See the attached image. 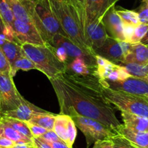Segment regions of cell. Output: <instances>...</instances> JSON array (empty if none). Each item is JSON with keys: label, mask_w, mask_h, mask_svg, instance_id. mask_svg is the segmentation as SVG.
Here are the masks:
<instances>
[{"label": "cell", "mask_w": 148, "mask_h": 148, "mask_svg": "<svg viewBox=\"0 0 148 148\" xmlns=\"http://www.w3.org/2000/svg\"><path fill=\"white\" fill-rule=\"evenodd\" d=\"M0 136L8 138L15 144H31L34 145L33 139L23 136L10 126L8 123L0 118Z\"/></svg>", "instance_id": "cell-23"}, {"label": "cell", "mask_w": 148, "mask_h": 148, "mask_svg": "<svg viewBox=\"0 0 148 148\" xmlns=\"http://www.w3.org/2000/svg\"><path fill=\"white\" fill-rule=\"evenodd\" d=\"M148 31V24L139 23L135 27L134 32L131 39V44L139 43Z\"/></svg>", "instance_id": "cell-32"}, {"label": "cell", "mask_w": 148, "mask_h": 148, "mask_svg": "<svg viewBox=\"0 0 148 148\" xmlns=\"http://www.w3.org/2000/svg\"><path fill=\"white\" fill-rule=\"evenodd\" d=\"M144 98H145V99H146V100L147 101V102H148V97H144Z\"/></svg>", "instance_id": "cell-49"}, {"label": "cell", "mask_w": 148, "mask_h": 148, "mask_svg": "<svg viewBox=\"0 0 148 148\" xmlns=\"http://www.w3.org/2000/svg\"><path fill=\"white\" fill-rule=\"evenodd\" d=\"M32 1H33V2H35V3H37V2H39L40 0H32Z\"/></svg>", "instance_id": "cell-48"}, {"label": "cell", "mask_w": 148, "mask_h": 148, "mask_svg": "<svg viewBox=\"0 0 148 148\" xmlns=\"http://www.w3.org/2000/svg\"><path fill=\"white\" fill-rule=\"evenodd\" d=\"M97 68L90 66L86 61L81 58H75L67 65L65 72L74 74L76 76H89L91 74H97Z\"/></svg>", "instance_id": "cell-22"}, {"label": "cell", "mask_w": 148, "mask_h": 148, "mask_svg": "<svg viewBox=\"0 0 148 148\" xmlns=\"http://www.w3.org/2000/svg\"><path fill=\"white\" fill-rule=\"evenodd\" d=\"M49 2L52 11L59 20L68 38L82 50L96 56L95 52L86 45L75 10L71 5L56 0H49Z\"/></svg>", "instance_id": "cell-3"}, {"label": "cell", "mask_w": 148, "mask_h": 148, "mask_svg": "<svg viewBox=\"0 0 148 148\" xmlns=\"http://www.w3.org/2000/svg\"><path fill=\"white\" fill-rule=\"evenodd\" d=\"M116 10L123 24L136 26L140 23L139 16H138V14L136 11L122 9L120 8H118V9L116 8Z\"/></svg>", "instance_id": "cell-30"}, {"label": "cell", "mask_w": 148, "mask_h": 148, "mask_svg": "<svg viewBox=\"0 0 148 148\" xmlns=\"http://www.w3.org/2000/svg\"><path fill=\"white\" fill-rule=\"evenodd\" d=\"M56 115L49 112L46 113H36L31 117L28 123L39 126L46 129L47 130H53Z\"/></svg>", "instance_id": "cell-24"}, {"label": "cell", "mask_w": 148, "mask_h": 148, "mask_svg": "<svg viewBox=\"0 0 148 148\" xmlns=\"http://www.w3.org/2000/svg\"><path fill=\"white\" fill-rule=\"evenodd\" d=\"M33 142H34V148H53L49 143L39 137L33 138Z\"/></svg>", "instance_id": "cell-40"}, {"label": "cell", "mask_w": 148, "mask_h": 148, "mask_svg": "<svg viewBox=\"0 0 148 148\" xmlns=\"http://www.w3.org/2000/svg\"><path fill=\"white\" fill-rule=\"evenodd\" d=\"M0 47L11 65L17 59L25 55L21 44L8 40L5 37L0 36Z\"/></svg>", "instance_id": "cell-20"}, {"label": "cell", "mask_w": 148, "mask_h": 148, "mask_svg": "<svg viewBox=\"0 0 148 148\" xmlns=\"http://www.w3.org/2000/svg\"><path fill=\"white\" fill-rule=\"evenodd\" d=\"M113 142V148H136L129 140L118 134L111 139Z\"/></svg>", "instance_id": "cell-35"}, {"label": "cell", "mask_w": 148, "mask_h": 148, "mask_svg": "<svg viewBox=\"0 0 148 148\" xmlns=\"http://www.w3.org/2000/svg\"><path fill=\"white\" fill-rule=\"evenodd\" d=\"M119 0H86V26L96 21H101L108 10L115 6Z\"/></svg>", "instance_id": "cell-15"}, {"label": "cell", "mask_w": 148, "mask_h": 148, "mask_svg": "<svg viewBox=\"0 0 148 148\" xmlns=\"http://www.w3.org/2000/svg\"><path fill=\"white\" fill-rule=\"evenodd\" d=\"M0 148H1V147H0Z\"/></svg>", "instance_id": "cell-51"}, {"label": "cell", "mask_w": 148, "mask_h": 148, "mask_svg": "<svg viewBox=\"0 0 148 148\" xmlns=\"http://www.w3.org/2000/svg\"><path fill=\"white\" fill-rule=\"evenodd\" d=\"M49 145H50L53 148H71L69 146H68V145L62 140L52 142V143H50Z\"/></svg>", "instance_id": "cell-43"}, {"label": "cell", "mask_w": 148, "mask_h": 148, "mask_svg": "<svg viewBox=\"0 0 148 148\" xmlns=\"http://www.w3.org/2000/svg\"><path fill=\"white\" fill-rule=\"evenodd\" d=\"M58 2H64V3H66V4H69V0H56Z\"/></svg>", "instance_id": "cell-47"}, {"label": "cell", "mask_w": 148, "mask_h": 148, "mask_svg": "<svg viewBox=\"0 0 148 148\" xmlns=\"http://www.w3.org/2000/svg\"><path fill=\"white\" fill-rule=\"evenodd\" d=\"M108 36H109L102 21H96L86 26L85 40L87 46L94 52L104 45Z\"/></svg>", "instance_id": "cell-14"}, {"label": "cell", "mask_w": 148, "mask_h": 148, "mask_svg": "<svg viewBox=\"0 0 148 148\" xmlns=\"http://www.w3.org/2000/svg\"><path fill=\"white\" fill-rule=\"evenodd\" d=\"M43 113H48V111L38 108L36 105H33L32 103L25 99L24 102L16 109L3 111L0 115V117L1 116H6V117L23 121H28L34 114Z\"/></svg>", "instance_id": "cell-17"}, {"label": "cell", "mask_w": 148, "mask_h": 148, "mask_svg": "<svg viewBox=\"0 0 148 148\" xmlns=\"http://www.w3.org/2000/svg\"><path fill=\"white\" fill-rule=\"evenodd\" d=\"M12 78L11 74L0 73V94L3 111L16 109L25 100L18 92Z\"/></svg>", "instance_id": "cell-7"}, {"label": "cell", "mask_w": 148, "mask_h": 148, "mask_svg": "<svg viewBox=\"0 0 148 148\" xmlns=\"http://www.w3.org/2000/svg\"><path fill=\"white\" fill-rule=\"evenodd\" d=\"M23 53L34 62L36 70L47 76L49 80L57 78L65 73L67 65L57 57L52 45H21Z\"/></svg>", "instance_id": "cell-2"}, {"label": "cell", "mask_w": 148, "mask_h": 148, "mask_svg": "<svg viewBox=\"0 0 148 148\" xmlns=\"http://www.w3.org/2000/svg\"><path fill=\"white\" fill-rule=\"evenodd\" d=\"M121 66H123L131 76L140 79H147L148 78V65L129 62V63H123Z\"/></svg>", "instance_id": "cell-27"}, {"label": "cell", "mask_w": 148, "mask_h": 148, "mask_svg": "<svg viewBox=\"0 0 148 148\" xmlns=\"http://www.w3.org/2000/svg\"><path fill=\"white\" fill-rule=\"evenodd\" d=\"M19 70L28 71L31 70H36V66L32 60L25 55L17 59L11 65V75L13 77Z\"/></svg>", "instance_id": "cell-29"}, {"label": "cell", "mask_w": 148, "mask_h": 148, "mask_svg": "<svg viewBox=\"0 0 148 148\" xmlns=\"http://www.w3.org/2000/svg\"><path fill=\"white\" fill-rule=\"evenodd\" d=\"M0 118L3 119L6 123H8L10 126H12L15 130L19 132L20 134L29 138V139H33L34 137H33V135L31 134V131H30V129L28 127V125L27 124L26 121L12 119V118L6 117V116H1Z\"/></svg>", "instance_id": "cell-28"}, {"label": "cell", "mask_w": 148, "mask_h": 148, "mask_svg": "<svg viewBox=\"0 0 148 148\" xmlns=\"http://www.w3.org/2000/svg\"><path fill=\"white\" fill-rule=\"evenodd\" d=\"M35 11L42 25L44 39L48 45H50L51 40L56 34L68 37L51 8L49 0H40L35 3Z\"/></svg>", "instance_id": "cell-5"}, {"label": "cell", "mask_w": 148, "mask_h": 148, "mask_svg": "<svg viewBox=\"0 0 148 148\" xmlns=\"http://www.w3.org/2000/svg\"><path fill=\"white\" fill-rule=\"evenodd\" d=\"M97 62V74L101 81L119 82L130 77L125 68L99 56H95Z\"/></svg>", "instance_id": "cell-10"}, {"label": "cell", "mask_w": 148, "mask_h": 148, "mask_svg": "<svg viewBox=\"0 0 148 148\" xmlns=\"http://www.w3.org/2000/svg\"><path fill=\"white\" fill-rule=\"evenodd\" d=\"M53 130L61 140L73 148L77 135V130L76 124L71 116L60 113L56 115Z\"/></svg>", "instance_id": "cell-13"}, {"label": "cell", "mask_w": 148, "mask_h": 148, "mask_svg": "<svg viewBox=\"0 0 148 148\" xmlns=\"http://www.w3.org/2000/svg\"><path fill=\"white\" fill-rule=\"evenodd\" d=\"M115 132L129 140L136 148H148V132H136L123 124L119 125Z\"/></svg>", "instance_id": "cell-18"}, {"label": "cell", "mask_w": 148, "mask_h": 148, "mask_svg": "<svg viewBox=\"0 0 148 148\" xmlns=\"http://www.w3.org/2000/svg\"><path fill=\"white\" fill-rule=\"evenodd\" d=\"M71 119L86 137L87 146L98 140L111 139L118 134L100 122L79 115H73Z\"/></svg>", "instance_id": "cell-6"}, {"label": "cell", "mask_w": 148, "mask_h": 148, "mask_svg": "<svg viewBox=\"0 0 148 148\" xmlns=\"http://www.w3.org/2000/svg\"><path fill=\"white\" fill-rule=\"evenodd\" d=\"M147 47H148V46H147Z\"/></svg>", "instance_id": "cell-52"}, {"label": "cell", "mask_w": 148, "mask_h": 148, "mask_svg": "<svg viewBox=\"0 0 148 148\" xmlns=\"http://www.w3.org/2000/svg\"><path fill=\"white\" fill-rule=\"evenodd\" d=\"M0 36L5 37L7 39L10 41H13L15 42H19L17 40L16 37L15 36V32L13 30H11L8 28V27L5 25L2 16L0 15ZM20 44V43H19Z\"/></svg>", "instance_id": "cell-33"}, {"label": "cell", "mask_w": 148, "mask_h": 148, "mask_svg": "<svg viewBox=\"0 0 148 148\" xmlns=\"http://www.w3.org/2000/svg\"><path fill=\"white\" fill-rule=\"evenodd\" d=\"M86 0H69V4L76 12L81 30L85 38L86 30Z\"/></svg>", "instance_id": "cell-26"}, {"label": "cell", "mask_w": 148, "mask_h": 148, "mask_svg": "<svg viewBox=\"0 0 148 148\" xmlns=\"http://www.w3.org/2000/svg\"><path fill=\"white\" fill-rule=\"evenodd\" d=\"M134 25H127V24H123V35H124L125 41L130 43L131 39L133 36L134 32L135 30Z\"/></svg>", "instance_id": "cell-39"}, {"label": "cell", "mask_w": 148, "mask_h": 148, "mask_svg": "<svg viewBox=\"0 0 148 148\" xmlns=\"http://www.w3.org/2000/svg\"><path fill=\"white\" fill-rule=\"evenodd\" d=\"M26 123L28 125V127H29L30 131H31V134H32L33 137H39V136L43 135L44 134H45L48 131L46 129H45V128L41 127L39 126L31 124V123H28V122H26Z\"/></svg>", "instance_id": "cell-38"}, {"label": "cell", "mask_w": 148, "mask_h": 148, "mask_svg": "<svg viewBox=\"0 0 148 148\" xmlns=\"http://www.w3.org/2000/svg\"><path fill=\"white\" fill-rule=\"evenodd\" d=\"M102 21L109 36L119 41H125L123 23L116 12L115 6L112 7L107 11L102 18Z\"/></svg>", "instance_id": "cell-16"}, {"label": "cell", "mask_w": 148, "mask_h": 148, "mask_svg": "<svg viewBox=\"0 0 148 148\" xmlns=\"http://www.w3.org/2000/svg\"><path fill=\"white\" fill-rule=\"evenodd\" d=\"M39 138L42 139H43L44 141H45L47 143L50 144L52 142H58V141L61 140L59 138V136L57 135V134L54 132V130H49L47 131L45 134H44L43 135H42L41 136H39Z\"/></svg>", "instance_id": "cell-37"}, {"label": "cell", "mask_w": 148, "mask_h": 148, "mask_svg": "<svg viewBox=\"0 0 148 148\" xmlns=\"http://www.w3.org/2000/svg\"><path fill=\"white\" fill-rule=\"evenodd\" d=\"M102 92L106 100L119 110L148 119V102L142 97L113 90L103 85Z\"/></svg>", "instance_id": "cell-4"}, {"label": "cell", "mask_w": 148, "mask_h": 148, "mask_svg": "<svg viewBox=\"0 0 148 148\" xmlns=\"http://www.w3.org/2000/svg\"><path fill=\"white\" fill-rule=\"evenodd\" d=\"M3 112V105H2V97H1V94H0V115Z\"/></svg>", "instance_id": "cell-46"}, {"label": "cell", "mask_w": 148, "mask_h": 148, "mask_svg": "<svg viewBox=\"0 0 148 148\" xmlns=\"http://www.w3.org/2000/svg\"><path fill=\"white\" fill-rule=\"evenodd\" d=\"M8 2L12 11L15 19L27 23H32V21L21 0H8Z\"/></svg>", "instance_id": "cell-25"}, {"label": "cell", "mask_w": 148, "mask_h": 148, "mask_svg": "<svg viewBox=\"0 0 148 148\" xmlns=\"http://www.w3.org/2000/svg\"><path fill=\"white\" fill-rule=\"evenodd\" d=\"M141 43L143 44V45H146V46H148V31L147 32V34H145V36L143 37V39L141 40Z\"/></svg>", "instance_id": "cell-45"}, {"label": "cell", "mask_w": 148, "mask_h": 148, "mask_svg": "<svg viewBox=\"0 0 148 148\" xmlns=\"http://www.w3.org/2000/svg\"><path fill=\"white\" fill-rule=\"evenodd\" d=\"M0 15L8 28L12 29L15 17L8 2V0H0Z\"/></svg>", "instance_id": "cell-31"}, {"label": "cell", "mask_w": 148, "mask_h": 148, "mask_svg": "<svg viewBox=\"0 0 148 148\" xmlns=\"http://www.w3.org/2000/svg\"><path fill=\"white\" fill-rule=\"evenodd\" d=\"M0 73L11 74V65L0 47Z\"/></svg>", "instance_id": "cell-36"}, {"label": "cell", "mask_w": 148, "mask_h": 148, "mask_svg": "<svg viewBox=\"0 0 148 148\" xmlns=\"http://www.w3.org/2000/svg\"><path fill=\"white\" fill-rule=\"evenodd\" d=\"M93 148H113V142L111 139L98 140L95 142Z\"/></svg>", "instance_id": "cell-41"}, {"label": "cell", "mask_w": 148, "mask_h": 148, "mask_svg": "<svg viewBox=\"0 0 148 148\" xmlns=\"http://www.w3.org/2000/svg\"><path fill=\"white\" fill-rule=\"evenodd\" d=\"M12 148H34V145L31 144H15Z\"/></svg>", "instance_id": "cell-44"}, {"label": "cell", "mask_w": 148, "mask_h": 148, "mask_svg": "<svg viewBox=\"0 0 148 148\" xmlns=\"http://www.w3.org/2000/svg\"><path fill=\"white\" fill-rule=\"evenodd\" d=\"M49 81L58 97L60 114L89 118L114 132L121 124L112 104L103 97L102 82L97 74L83 76L65 72Z\"/></svg>", "instance_id": "cell-1"}, {"label": "cell", "mask_w": 148, "mask_h": 148, "mask_svg": "<svg viewBox=\"0 0 148 148\" xmlns=\"http://www.w3.org/2000/svg\"><path fill=\"white\" fill-rule=\"evenodd\" d=\"M15 145V142L8 138L0 136V147L1 148H12Z\"/></svg>", "instance_id": "cell-42"}, {"label": "cell", "mask_w": 148, "mask_h": 148, "mask_svg": "<svg viewBox=\"0 0 148 148\" xmlns=\"http://www.w3.org/2000/svg\"><path fill=\"white\" fill-rule=\"evenodd\" d=\"M12 29L18 42L21 45L30 44L33 45H49L41 35L39 30L32 23H27L15 19Z\"/></svg>", "instance_id": "cell-12"}, {"label": "cell", "mask_w": 148, "mask_h": 148, "mask_svg": "<svg viewBox=\"0 0 148 148\" xmlns=\"http://www.w3.org/2000/svg\"><path fill=\"white\" fill-rule=\"evenodd\" d=\"M147 80H148V78H147Z\"/></svg>", "instance_id": "cell-50"}, {"label": "cell", "mask_w": 148, "mask_h": 148, "mask_svg": "<svg viewBox=\"0 0 148 148\" xmlns=\"http://www.w3.org/2000/svg\"><path fill=\"white\" fill-rule=\"evenodd\" d=\"M132 44L125 41H119L110 36L101 47L95 51V55H99L115 64L120 65L123 63L124 57L129 51Z\"/></svg>", "instance_id": "cell-8"}, {"label": "cell", "mask_w": 148, "mask_h": 148, "mask_svg": "<svg viewBox=\"0 0 148 148\" xmlns=\"http://www.w3.org/2000/svg\"><path fill=\"white\" fill-rule=\"evenodd\" d=\"M136 12L138 14L140 23L148 24V0H142Z\"/></svg>", "instance_id": "cell-34"}, {"label": "cell", "mask_w": 148, "mask_h": 148, "mask_svg": "<svg viewBox=\"0 0 148 148\" xmlns=\"http://www.w3.org/2000/svg\"><path fill=\"white\" fill-rule=\"evenodd\" d=\"M101 82L103 86L113 90L120 91L142 97H148V80L147 79L130 76L123 81H101Z\"/></svg>", "instance_id": "cell-9"}, {"label": "cell", "mask_w": 148, "mask_h": 148, "mask_svg": "<svg viewBox=\"0 0 148 148\" xmlns=\"http://www.w3.org/2000/svg\"><path fill=\"white\" fill-rule=\"evenodd\" d=\"M50 45L52 47H60L63 48L69 58V63L75 58H83L86 63L90 66L97 68L96 58L95 55L87 53L76 45L68 37L64 36L60 34L54 36L50 42Z\"/></svg>", "instance_id": "cell-11"}, {"label": "cell", "mask_w": 148, "mask_h": 148, "mask_svg": "<svg viewBox=\"0 0 148 148\" xmlns=\"http://www.w3.org/2000/svg\"><path fill=\"white\" fill-rule=\"evenodd\" d=\"M129 62L148 65V47L141 42L132 44L123 61V63Z\"/></svg>", "instance_id": "cell-19"}, {"label": "cell", "mask_w": 148, "mask_h": 148, "mask_svg": "<svg viewBox=\"0 0 148 148\" xmlns=\"http://www.w3.org/2000/svg\"><path fill=\"white\" fill-rule=\"evenodd\" d=\"M121 112L123 125L125 126L136 132H148V119L131 114L124 111Z\"/></svg>", "instance_id": "cell-21"}]
</instances>
